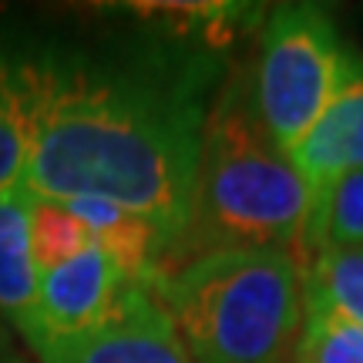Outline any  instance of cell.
<instances>
[{
    "label": "cell",
    "instance_id": "277c9868",
    "mask_svg": "<svg viewBox=\"0 0 363 363\" xmlns=\"http://www.w3.org/2000/svg\"><path fill=\"white\" fill-rule=\"evenodd\" d=\"M360 71L333 21L320 7L289 4L262 30L256 111L286 158L316 128L347 81Z\"/></svg>",
    "mask_w": 363,
    "mask_h": 363
},
{
    "label": "cell",
    "instance_id": "8fae6325",
    "mask_svg": "<svg viewBox=\"0 0 363 363\" xmlns=\"http://www.w3.org/2000/svg\"><path fill=\"white\" fill-rule=\"evenodd\" d=\"M330 249H363V169L316 192L306 229V262Z\"/></svg>",
    "mask_w": 363,
    "mask_h": 363
},
{
    "label": "cell",
    "instance_id": "52a82bcc",
    "mask_svg": "<svg viewBox=\"0 0 363 363\" xmlns=\"http://www.w3.org/2000/svg\"><path fill=\"white\" fill-rule=\"evenodd\" d=\"M34 192L24 179L0 189V316L34 347L40 272L30 249Z\"/></svg>",
    "mask_w": 363,
    "mask_h": 363
},
{
    "label": "cell",
    "instance_id": "2e32d148",
    "mask_svg": "<svg viewBox=\"0 0 363 363\" xmlns=\"http://www.w3.org/2000/svg\"><path fill=\"white\" fill-rule=\"evenodd\" d=\"M0 363H27V360L21 357V353H13V347H11V350L0 353Z\"/></svg>",
    "mask_w": 363,
    "mask_h": 363
},
{
    "label": "cell",
    "instance_id": "5b68a950",
    "mask_svg": "<svg viewBox=\"0 0 363 363\" xmlns=\"http://www.w3.org/2000/svg\"><path fill=\"white\" fill-rule=\"evenodd\" d=\"M40 363H195L152 286H128L94 330L38 350Z\"/></svg>",
    "mask_w": 363,
    "mask_h": 363
},
{
    "label": "cell",
    "instance_id": "7c38bea8",
    "mask_svg": "<svg viewBox=\"0 0 363 363\" xmlns=\"http://www.w3.org/2000/svg\"><path fill=\"white\" fill-rule=\"evenodd\" d=\"M306 299L363 326V249H330L306 262Z\"/></svg>",
    "mask_w": 363,
    "mask_h": 363
},
{
    "label": "cell",
    "instance_id": "9a60e30c",
    "mask_svg": "<svg viewBox=\"0 0 363 363\" xmlns=\"http://www.w3.org/2000/svg\"><path fill=\"white\" fill-rule=\"evenodd\" d=\"M11 350V337H7V323H4V316H0V353Z\"/></svg>",
    "mask_w": 363,
    "mask_h": 363
},
{
    "label": "cell",
    "instance_id": "ba28073f",
    "mask_svg": "<svg viewBox=\"0 0 363 363\" xmlns=\"http://www.w3.org/2000/svg\"><path fill=\"white\" fill-rule=\"evenodd\" d=\"M289 162L310 182L313 192L347 172L363 169V67L347 81V88L326 108L316 128L299 142Z\"/></svg>",
    "mask_w": 363,
    "mask_h": 363
},
{
    "label": "cell",
    "instance_id": "5bb4252c",
    "mask_svg": "<svg viewBox=\"0 0 363 363\" xmlns=\"http://www.w3.org/2000/svg\"><path fill=\"white\" fill-rule=\"evenodd\" d=\"M293 363H363V326L306 299Z\"/></svg>",
    "mask_w": 363,
    "mask_h": 363
},
{
    "label": "cell",
    "instance_id": "30bf717a",
    "mask_svg": "<svg viewBox=\"0 0 363 363\" xmlns=\"http://www.w3.org/2000/svg\"><path fill=\"white\" fill-rule=\"evenodd\" d=\"M51 74V67L0 54V189L24 179Z\"/></svg>",
    "mask_w": 363,
    "mask_h": 363
},
{
    "label": "cell",
    "instance_id": "8992f818",
    "mask_svg": "<svg viewBox=\"0 0 363 363\" xmlns=\"http://www.w3.org/2000/svg\"><path fill=\"white\" fill-rule=\"evenodd\" d=\"M128 279L98 246L84 249L65 266L40 272L38 283V337L30 350L71 340L104 323L121 303Z\"/></svg>",
    "mask_w": 363,
    "mask_h": 363
},
{
    "label": "cell",
    "instance_id": "4fadbf2b",
    "mask_svg": "<svg viewBox=\"0 0 363 363\" xmlns=\"http://www.w3.org/2000/svg\"><path fill=\"white\" fill-rule=\"evenodd\" d=\"M88 225L54 199H38L34 195V208H30V249H34V262L38 272H48L54 266H65L67 259L81 256L91 249Z\"/></svg>",
    "mask_w": 363,
    "mask_h": 363
},
{
    "label": "cell",
    "instance_id": "3957f363",
    "mask_svg": "<svg viewBox=\"0 0 363 363\" xmlns=\"http://www.w3.org/2000/svg\"><path fill=\"white\" fill-rule=\"evenodd\" d=\"M316 192L276 148L259 111L239 88L216 98L202 125L189 246H272L293 252L306 269V229ZM182 246V242H179Z\"/></svg>",
    "mask_w": 363,
    "mask_h": 363
},
{
    "label": "cell",
    "instance_id": "7a4b0ae2",
    "mask_svg": "<svg viewBox=\"0 0 363 363\" xmlns=\"http://www.w3.org/2000/svg\"><path fill=\"white\" fill-rule=\"evenodd\" d=\"M195 363H286L306 320V269L272 246L195 252L152 279Z\"/></svg>",
    "mask_w": 363,
    "mask_h": 363
},
{
    "label": "cell",
    "instance_id": "9c48e42d",
    "mask_svg": "<svg viewBox=\"0 0 363 363\" xmlns=\"http://www.w3.org/2000/svg\"><path fill=\"white\" fill-rule=\"evenodd\" d=\"M65 206L88 225L91 242L115 262L131 286H152L158 262L169 256V239L155 222L101 199H74Z\"/></svg>",
    "mask_w": 363,
    "mask_h": 363
},
{
    "label": "cell",
    "instance_id": "6da1fadb",
    "mask_svg": "<svg viewBox=\"0 0 363 363\" xmlns=\"http://www.w3.org/2000/svg\"><path fill=\"white\" fill-rule=\"evenodd\" d=\"M202 125V101L179 78L54 71L24 182L38 199H101L138 212L172 252L192 222Z\"/></svg>",
    "mask_w": 363,
    "mask_h": 363
}]
</instances>
